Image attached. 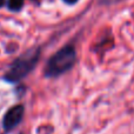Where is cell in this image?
<instances>
[{
	"label": "cell",
	"mask_w": 134,
	"mask_h": 134,
	"mask_svg": "<svg viewBox=\"0 0 134 134\" xmlns=\"http://www.w3.org/2000/svg\"><path fill=\"white\" fill-rule=\"evenodd\" d=\"M99 1L104 5H112V4H115V2L120 1V0H99Z\"/></svg>",
	"instance_id": "obj_5"
},
{
	"label": "cell",
	"mask_w": 134,
	"mask_h": 134,
	"mask_svg": "<svg viewBox=\"0 0 134 134\" xmlns=\"http://www.w3.org/2000/svg\"><path fill=\"white\" fill-rule=\"evenodd\" d=\"M24 115H25V107H24V105L18 104L12 106L5 113L4 118H2V127H4V130L6 132L14 130L23 121Z\"/></svg>",
	"instance_id": "obj_3"
},
{
	"label": "cell",
	"mask_w": 134,
	"mask_h": 134,
	"mask_svg": "<svg viewBox=\"0 0 134 134\" xmlns=\"http://www.w3.org/2000/svg\"><path fill=\"white\" fill-rule=\"evenodd\" d=\"M41 57V47L34 46L14 59L4 74V80L9 83H16L28 75L38 65Z\"/></svg>",
	"instance_id": "obj_1"
},
{
	"label": "cell",
	"mask_w": 134,
	"mask_h": 134,
	"mask_svg": "<svg viewBox=\"0 0 134 134\" xmlns=\"http://www.w3.org/2000/svg\"><path fill=\"white\" fill-rule=\"evenodd\" d=\"M76 63L75 46L68 44L57 51L47 60L44 68V76L47 79H53L63 75L73 68Z\"/></svg>",
	"instance_id": "obj_2"
},
{
	"label": "cell",
	"mask_w": 134,
	"mask_h": 134,
	"mask_svg": "<svg viewBox=\"0 0 134 134\" xmlns=\"http://www.w3.org/2000/svg\"><path fill=\"white\" fill-rule=\"evenodd\" d=\"M24 4H25V0H7V2H6L8 9L12 12L20 11L23 8Z\"/></svg>",
	"instance_id": "obj_4"
},
{
	"label": "cell",
	"mask_w": 134,
	"mask_h": 134,
	"mask_svg": "<svg viewBox=\"0 0 134 134\" xmlns=\"http://www.w3.org/2000/svg\"><path fill=\"white\" fill-rule=\"evenodd\" d=\"M5 4H6V0H0V8H1Z\"/></svg>",
	"instance_id": "obj_7"
},
{
	"label": "cell",
	"mask_w": 134,
	"mask_h": 134,
	"mask_svg": "<svg viewBox=\"0 0 134 134\" xmlns=\"http://www.w3.org/2000/svg\"><path fill=\"white\" fill-rule=\"evenodd\" d=\"M65 4L67 5H74V4H76V2L79 1V0H63Z\"/></svg>",
	"instance_id": "obj_6"
}]
</instances>
